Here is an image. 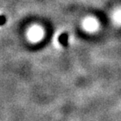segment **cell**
<instances>
[{
    "mask_svg": "<svg viewBox=\"0 0 121 121\" xmlns=\"http://www.w3.org/2000/svg\"><path fill=\"white\" fill-rule=\"evenodd\" d=\"M69 35L67 33H62L59 37V41L63 46H67L68 42H69Z\"/></svg>",
    "mask_w": 121,
    "mask_h": 121,
    "instance_id": "6da1fadb",
    "label": "cell"
}]
</instances>
